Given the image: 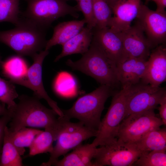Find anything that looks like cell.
Instances as JSON below:
<instances>
[{
    "label": "cell",
    "mask_w": 166,
    "mask_h": 166,
    "mask_svg": "<svg viewBox=\"0 0 166 166\" xmlns=\"http://www.w3.org/2000/svg\"><path fill=\"white\" fill-rule=\"evenodd\" d=\"M19 0H0V22H9L15 25L19 22Z\"/></svg>",
    "instance_id": "cell-27"
},
{
    "label": "cell",
    "mask_w": 166,
    "mask_h": 166,
    "mask_svg": "<svg viewBox=\"0 0 166 166\" xmlns=\"http://www.w3.org/2000/svg\"><path fill=\"white\" fill-rule=\"evenodd\" d=\"M66 1H67V0H65ZM76 0V1H77V0Z\"/></svg>",
    "instance_id": "cell-38"
},
{
    "label": "cell",
    "mask_w": 166,
    "mask_h": 166,
    "mask_svg": "<svg viewBox=\"0 0 166 166\" xmlns=\"http://www.w3.org/2000/svg\"><path fill=\"white\" fill-rule=\"evenodd\" d=\"M156 3L157 8L156 11L161 13L166 12V0H152Z\"/></svg>",
    "instance_id": "cell-34"
},
{
    "label": "cell",
    "mask_w": 166,
    "mask_h": 166,
    "mask_svg": "<svg viewBox=\"0 0 166 166\" xmlns=\"http://www.w3.org/2000/svg\"><path fill=\"white\" fill-rule=\"evenodd\" d=\"M158 108L160 119L162 120L164 125L166 124V96L161 100L159 103Z\"/></svg>",
    "instance_id": "cell-33"
},
{
    "label": "cell",
    "mask_w": 166,
    "mask_h": 166,
    "mask_svg": "<svg viewBox=\"0 0 166 166\" xmlns=\"http://www.w3.org/2000/svg\"><path fill=\"white\" fill-rule=\"evenodd\" d=\"M72 75L66 72H61L57 74L53 83V89L55 93L62 97L66 96V88H68L72 96L75 93L73 90H76V81Z\"/></svg>",
    "instance_id": "cell-29"
},
{
    "label": "cell",
    "mask_w": 166,
    "mask_h": 166,
    "mask_svg": "<svg viewBox=\"0 0 166 166\" xmlns=\"http://www.w3.org/2000/svg\"><path fill=\"white\" fill-rule=\"evenodd\" d=\"M147 60L129 58L117 65L118 80L122 88L141 81L146 70Z\"/></svg>",
    "instance_id": "cell-17"
},
{
    "label": "cell",
    "mask_w": 166,
    "mask_h": 166,
    "mask_svg": "<svg viewBox=\"0 0 166 166\" xmlns=\"http://www.w3.org/2000/svg\"><path fill=\"white\" fill-rule=\"evenodd\" d=\"M0 68L4 77L13 84H18L26 77L29 67L22 56L18 55L2 61Z\"/></svg>",
    "instance_id": "cell-21"
},
{
    "label": "cell",
    "mask_w": 166,
    "mask_h": 166,
    "mask_svg": "<svg viewBox=\"0 0 166 166\" xmlns=\"http://www.w3.org/2000/svg\"><path fill=\"white\" fill-rule=\"evenodd\" d=\"M9 112V110L5 107V105L2 103H0V116L7 114Z\"/></svg>",
    "instance_id": "cell-35"
},
{
    "label": "cell",
    "mask_w": 166,
    "mask_h": 166,
    "mask_svg": "<svg viewBox=\"0 0 166 166\" xmlns=\"http://www.w3.org/2000/svg\"><path fill=\"white\" fill-rule=\"evenodd\" d=\"M164 125L154 110H150L126 117L119 127L118 139L127 142L135 143L147 132Z\"/></svg>",
    "instance_id": "cell-9"
},
{
    "label": "cell",
    "mask_w": 166,
    "mask_h": 166,
    "mask_svg": "<svg viewBox=\"0 0 166 166\" xmlns=\"http://www.w3.org/2000/svg\"><path fill=\"white\" fill-rule=\"evenodd\" d=\"M82 55L77 61L68 60L66 64L73 70L91 77L101 85H106L113 89L120 84L117 65L94 43L92 41L88 50Z\"/></svg>",
    "instance_id": "cell-3"
},
{
    "label": "cell",
    "mask_w": 166,
    "mask_h": 166,
    "mask_svg": "<svg viewBox=\"0 0 166 166\" xmlns=\"http://www.w3.org/2000/svg\"><path fill=\"white\" fill-rule=\"evenodd\" d=\"M93 2L96 22L95 28L101 29L108 27L112 16L111 8L106 0H93Z\"/></svg>",
    "instance_id": "cell-26"
},
{
    "label": "cell",
    "mask_w": 166,
    "mask_h": 166,
    "mask_svg": "<svg viewBox=\"0 0 166 166\" xmlns=\"http://www.w3.org/2000/svg\"><path fill=\"white\" fill-rule=\"evenodd\" d=\"M42 131L33 128L24 127L14 132H7L9 138L21 156L25 152V148L29 147L35 137Z\"/></svg>",
    "instance_id": "cell-24"
},
{
    "label": "cell",
    "mask_w": 166,
    "mask_h": 166,
    "mask_svg": "<svg viewBox=\"0 0 166 166\" xmlns=\"http://www.w3.org/2000/svg\"><path fill=\"white\" fill-rule=\"evenodd\" d=\"M19 102L12 110L9 130L17 131L24 127L43 128L45 130L57 129L60 119L52 109L43 105L39 99L34 96L22 95L18 97Z\"/></svg>",
    "instance_id": "cell-1"
},
{
    "label": "cell",
    "mask_w": 166,
    "mask_h": 166,
    "mask_svg": "<svg viewBox=\"0 0 166 166\" xmlns=\"http://www.w3.org/2000/svg\"><path fill=\"white\" fill-rule=\"evenodd\" d=\"M18 97L14 84L0 77V101L10 110L16 105L14 99Z\"/></svg>",
    "instance_id": "cell-30"
},
{
    "label": "cell",
    "mask_w": 166,
    "mask_h": 166,
    "mask_svg": "<svg viewBox=\"0 0 166 166\" xmlns=\"http://www.w3.org/2000/svg\"><path fill=\"white\" fill-rule=\"evenodd\" d=\"M15 27L0 31V43L6 45L21 56L34 55L45 49L46 30L27 20L20 18Z\"/></svg>",
    "instance_id": "cell-2"
},
{
    "label": "cell",
    "mask_w": 166,
    "mask_h": 166,
    "mask_svg": "<svg viewBox=\"0 0 166 166\" xmlns=\"http://www.w3.org/2000/svg\"><path fill=\"white\" fill-rule=\"evenodd\" d=\"M141 4V0H118L111 9L113 16L108 27L117 32L129 28L136 18Z\"/></svg>",
    "instance_id": "cell-15"
},
{
    "label": "cell",
    "mask_w": 166,
    "mask_h": 166,
    "mask_svg": "<svg viewBox=\"0 0 166 166\" xmlns=\"http://www.w3.org/2000/svg\"><path fill=\"white\" fill-rule=\"evenodd\" d=\"M5 129L4 136L0 158V166H22L23 164L21 156L10 140L7 132Z\"/></svg>",
    "instance_id": "cell-25"
},
{
    "label": "cell",
    "mask_w": 166,
    "mask_h": 166,
    "mask_svg": "<svg viewBox=\"0 0 166 166\" xmlns=\"http://www.w3.org/2000/svg\"><path fill=\"white\" fill-rule=\"evenodd\" d=\"M27 4L21 13L23 18L45 30L55 20L69 15L77 18L79 15L76 6L69 5L65 0H23Z\"/></svg>",
    "instance_id": "cell-5"
},
{
    "label": "cell",
    "mask_w": 166,
    "mask_h": 166,
    "mask_svg": "<svg viewBox=\"0 0 166 166\" xmlns=\"http://www.w3.org/2000/svg\"><path fill=\"white\" fill-rule=\"evenodd\" d=\"M11 119V116L9 112L6 114L0 117V158L4 136L5 129Z\"/></svg>",
    "instance_id": "cell-32"
},
{
    "label": "cell",
    "mask_w": 166,
    "mask_h": 166,
    "mask_svg": "<svg viewBox=\"0 0 166 166\" xmlns=\"http://www.w3.org/2000/svg\"><path fill=\"white\" fill-rule=\"evenodd\" d=\"M97 147L92 144H81L52 164L56 166H95L94 159Z\"/></svg>",
    "instance_id": "cell-18"
},
{
    "label": "cell",
    "mask_w": 166,
    "mask_h": 166,
    "mask_svg": "<svg viewBox=\"0 0 166 166\" xmlns=\"http://www.w3.org/2000/svg\"><path fill=\"white\" fill-rule=\"evenodd\" d=\"M85 24L84 19L58 23L53 29L52 37L47 41L45 49L49 50L57 45H63L78 34L83 28Z\"/></svg>",
    "instance_id": "cell-19"
},
{
    "label": "cell",
    "mask_w": 166,
    "mask_h": 166,
    "mask_svg": "<svg viewBox=\"0 0 166 166\" xmlns=\"http://www.w3.org/2000/svg\"><path fill=\"white\" fill-rule=\"evenodd\" d=\"M60 117L56 144L50 153L48 161L43 163L41 166H52L60 156L82 144L83 141L96 135L97 131L87 127L81 122H72L64 116Z\"/></svg>",
    "instance_id": "cell-7"
},
{
    "label": "cell",
    "mask_w": 166,
    "mask_h": 166,
    "mask_svg": "<svg viewBox=\"0 0 166 166\" xmlns=\"http://www.w3.org/2000/svg\"><path fill=\"white\" fill-rule=\"evenodd\" d=\"M142 152L135 143L118 139L97 148L93 162L95 166H133Z\"/></svg>",
    "instance_id": "cell-8"
},
{
    "label": "cell",
    "mask_w": 166,
    "mask_h": 166,
    "mask_svg": "<svg viewBox=\"0 0 166 166\" xmlns=\"http://www.w3.org/2000/svg\"><path fill=\"white\" fill-rule=\"evenodd\" d=\"M113 89L101 85L92 92L79 97L69 109H62L64 116L69 120L77 119L87 127L97 132L105 102L113 94Z\"/></svg>",
    "instance_id": "cell-4"
},
{
    "label": "cell",
    "mask_w": 166,
    "mask_h": 166,
    "mask_svg": "<svg viewBox=\"0 0 166 166\" xmlns=\"http://www.w3.org/2000/svg\"><path fill=\"white\" fill-rule=\"evenodd\" d=\"M134 143L142 152L166 150V128H160L150 131Z\"/></svg>",
    "instance_id": "cell-22"
},
{
    "label": "cell",
    "mask_w": 166,
    "mask_h": 166,
    "mask_svg": "<svg viewBox=\"0 0 166 166\" xmlns=\"http://www.w3.org/2000/svg\"><path fill=\"white\" fill-rule=\"evenodd\" d=\"M2 61V60L1 57V56H0V65L1 64Z\"/></svg>",
    "instance_id": "cell-37"
},
{
    "label": "cell",
    "mask_w": 166,
    "mask_h": 166,
    "mask_svg": "<svg viewBox=\"0 0 166 166\" xmlns=\"http://www.w3.org/2000/svg\"><path fill=\"white\" fill-rule=\"evenodd\" d=\"M93 38L92 29L86 26L77 34L62 45L61 53L55 58L57 62L62 58L74 54L82 55L89 49Z\"/></svg>",
    "instance_id": "cell-20"
},
{
    "label": "cell",
    "mask_w": 166,
    "mask_h": 166,
    "mask_svg": "<svg viewBox=\"0 0 166 166\" xmlns=\"http://www.w3.org/2000/svg\"><path fill=\"white\" fill-rule=\"evenodd\" d=\"M120 33L128 58L147 60L152 48L140 25L137 23Z\"/></svg>",
    "instance_id": "cell-14"
},
{
    "label": "cell",
    "mask_w": 166,
    "mask_h": 166,
    "mask_svg": "<svg viewBox=\"0 0 166 166\" xmlns=\"http://www.w3.org/2000/svg\"><path fill=\"white\" fill-rule=\"evenodd\" d=\"M76 6L78 10L81 11L84 16V19L87 24L86 26L93 29L96 26V22L94 16L93 0H77Z\"/></svg>",
    "instance_id": "cell-31"
},
{
    "label": "cell",
    "mask_w": 166,
    "mask_h": 166,
    "mask_svg": "<svg viewBox=\"0 0 166 166\" xmlns=\"http://www.w3.org/2000/svg\"><path fill=\"white\" fill-rule=\"evenodd\" d=\"M58 129L45 130L35 137L29 147V155L32 156L38 154L49 152L52 151L53 143L57 139Z\"/></svg>",
    "instance_id": "cell-23"
},
{
    "label": "cell",
    "mask_w": 166,
    "mask_h": 166,
    "mask_svg": "<svg viewBox=\"0 0 166 166\" xmlns=\"http://www.w3.org/2000/svg\"><path fill=\"white\" fill-rule=\"evenodd\" d=\"M92 31V41L117 65L128 58L120 32H115L108 27L101 29L94 27Z\"/></svg>",
    "instance_id": "cell-13"
},
{
    "label": "cell",
    "mask_w": 166,
    "mask_h": 166,
    "mask_svg": "<svg viewBox=\"0 0 166 166\" xmlns=\"http://www.w3.org/2000/svg\"><path fill=\"white\" fill-rule=\"evenodd\" d=\"M166 96L165 88L153 87L141 81L130 86L125 117L130 114L154 110Z\"/></svg>",
    "instance_id": "cell-10"
},
{
    "label": "cell",
    "mask_w": 166,
    "mask_h": 166,
    "mask_svg": "<svg viewBox=\"0 0 166 166\" xmlns=\"http://www.w3.org/2000/svg\"><path fill=\"white\" fill-rule=\"evenodd\" d=\"M49 50L44 49L37 53L32 57L33 63L28 69L25 77L18 85L28 88L34 92V96L39 99H43L59 117H62V110L57 103L48 95L45 89L42 80V66L44 59L49 54Z\"/></svg>",
    "instance_id": "cell-12"
},
{
    "label": "cell",
    "mask_w": 166,
    "mask_h": 166,
    "mask_svg": "<svg viewBox=\"0 0 166 166\" xmlns=\"http://www.w3.org/2000/svg\"><path fill=\"white\" fill-rule=\"evenodd\" d=\"M150 10L141 4L136 17L152 49L166 40V14Z\"/></svg>",
    "instance_id": "cell-11"
},
{
    "label": "cell",
    "mask_w": 166,
    "mask_h": 166,
    "mask_svg": "<svg viewBox=\"0 0 166 166\" xmlns=\"http://www.w3.org/2000/svg\"><path fill=\"white\" fill-rule=\"evenodd\" d=\"M129 86L123 87L113 94L110 105L91 143L94 146L113 143L118 140L119 127L126 115Z\"/></svg>",
    "instance_id": "cell-6"
},
{
    "label": "cell",
    "mask_w": 166,
    "mask_h": 166,
    "mask_svg": "<svg viewBox=\"0 0 166 166\" xmlns=\"http://www.w3.org/2000/svg\"><path fill=\"white\" fill-rule=\"evenodd\" d=\"M133 166H166V150L143 152Z\"/></svg>",
    "instance_id": "cell-28"
},
{
    "label": "cell",
    "mask_w": 166,
    "mask_h": 166,
    "mask_svg": "<svg viewBox=\"0 0 166 166\" xmlns=\"http://www.w3.org/2000/svg\"><path fill=\"white\" fill-rule=\"evenodd\" d=\"M107 3L111 8L113 7L118 0H106ZM112 10V9H111Z\"/></svg>",
    "instance_id": "cell-36"
},
{
    "label": "cell",
    "mask_w": 166,
    "mask_h": 166,
    "mask_svg": "<svg viewBox=\"0 0 166 166\" xmlns=\"http://www.w3.org/2000/svg\"><path fill=\"white\" fill-rule=\"evenodd\" d=\"M166 80V49L160 45L152 50L147 60L145 73L141 81L155 87Z\"/></svg>",
    "instance_id": "cell-16"
}]
</instances>
